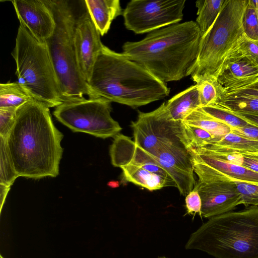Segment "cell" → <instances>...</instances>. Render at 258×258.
Here are the masks:
<instances>
[{
  "mask_svg": "<svg viewBox=\"0 0 258 258\" xmlns=\"http://www.w3.org/2000/svg\"><path fill=\"white\" fill-rule=\"evenodd\" d=\"M63 137L45 104L33 99L20 107L7 139L18 177L40 179L57 176L63 152Z\"/></svg>",
  "mask_w": 258,
  "mask_h": 258,
  "instance_id": "6da1fadb",
  "label": "cell"
},
{
  "mask_svg": "<svg viewBox=\"0 0 258 258\" xmlns=\"http://www.w3.org/2000/svg\"><path fill=\"white\" fill-rule=\"evenodd\" d=\"M201 38L196 22L186 21L152 31L140 41H127L122 53L160 81H177L195 63Z\"/></svg>",
  "mask_w": 258,
  "mask_h": 258,
  "instance_id": "7a4b0ae2",
  "label": "cell"
},
{
  "mask_svg": "<svg viewBox=\"0 0 258 258\" xmlns=\"http://www.w3.org/2000/svg\"><path fill=\"white\" fill-rule=\"evenodd\" d=\"M88 84L99 97L133 108L163 99L170 92L166 83L104 45Z\"/></svg>",
  "mask_w": 258,
  "mask_h": 258,
  "instance_id": "3957f363",
  "label": "cell"
},
{
  "mask_svg": "<svg viewBox=\"0 0 258 258\" xmlns=\"http://www.w3.org/2000/svg\"><path fill=\"white\" fill-rule=\"evenodd\" d=\"M185 248L214 258H258V206L209 219L191 234Z\"/></svg>",
  "mask_w": 258,
  "mask_h": 258,
  "instance_id": "277c9868",
  "label": "cell"
},
{
  "mask_svg": "<svg viewBox=\"0 0 258 258\" xmlns=\"http://www.w3.org/2000/svg\"><path fill=\"white\" fill-rule=\"evenodd\" d=\"M55 22V29L45 43L48 50L64 102L99 98L79 70L74 45V30L79 13L73 2L45 0Z\"/></svg>",
  "mask_w": 258,
  "mask_h": 258,
  "instance_id": "5b68a950",
  "label": "cell"
},
{
  "mask_svg": "<svg viewBox=\"0 0 258 258\" xmlns=\"http://www.w3.org/2000/svg\"><path fill=\"white\" fill-rule=\"evenodd\" d=\"M248 0H225L216 20L201 37L197 59L187 73L196 83L217 77L245 37L243 19Z\"/></svg>",
  "mask_w": 258,
  "mask_h": 258,
  "instance_id": "8992f818",
  "label": "cell"
},
{
  "mask_svg": "<svg viewBox=\"0 0 258 258\" xmlns=\"http://www.w3.org/2000/svg\"><path fill=\"white\" fill-rule=\"evenodd\" d=\"M11 54L16 62L17 82L35 100L48 108L64 102L45 43L21 24Z\"/></svg>",
  "mask_w": 258,
  "mask_h": 258,
  "instance_id": "52a82bcc",
  "label": "cell"
},
{
  "mask_svg": "<svg viewBox=\"0 0 258 258\" xmlns=\"http://www.w3.org/2000/svg\"><path fill=\"white\" fill-rule=\"evenodd\" d=\"M111 102L102 98H89L63 102L55 107V117L74 132H82L96 137H115L122 128L113 119Z\"/></svg>",
  "mask_w": 258,
  "mask_h": 258,
  "instance_id": "ba28073f",
  "label": "cell"
},
{
  "mask_svg": "<svg viewBox=\"0 0 258 258\" xmlns=\"http://www.w3.org/2000/svg\"><path fill=\"white\" fill-rule=\"evenodd\" d=\"M185 0H132L123 10L125 28L135 33H150L178 23Z\"/></svg>",
  "mask_w": 258,
  "mask_h": 258,
  "instance_id": "9c48e42d",
  "label": "cell"
},
{
  "mask_svg": "<svg viewBox=\"0 0 258 258\" xmlns=\"http://www.w3.org/2000/svg\"><path fill=\"white\" fill-rule=\"evenodd\" d=\"M181 121L171 118L165 102L152 111H139L137 120L131 124L134 142L155 157L164 145L181 141Z\"/></svg>",
  "mask_w": 258,
  "mask_h": 258,
  "instance_id": "30bf717a",
  "label": "cell"
},
{
  "mask_svg": "<svg viewBox=\"0 0 258 258\" xmlns=\"http://www.w3.org/2000/svg\"><path fill=\"white\" fill-rule=\"evenodd\" d=\"M194 188L199 192L202 200L201 218H211L230 212L242 204L235 183L220 175H197Z\"/></svg>",
  "mask_w": 258,
  "mask_h": 258,
  "instance_id": "8fae6325",
  "label": "cell"
},
{
  "mask_svg": "<svg viewBox=\"0 0 258 258\" xmlns=\"http://www.w3.org/2000/svg\"><path fill=\"white\" fill-rule=\"evenodd\" d=\"M155 158L175 182L180 195L186 196L194 188L191 156L181 141L163 146Z\"/></svg>",
  "mask_w": 258,
  "mask_h": 258,
  "instance_id": "7c38bea8",
  "label": "cell"
},
{
  "mask_svg": "<svg viewBox=\"0 0 258 258\" xmlns=\"http://www.w3.org/2000/svg\"><path fill=\"white\" fill-rule=\"evenodd\" d=\"M100 34L86 9L79 13L74 30V45L79 70L85 80H90L93 67L104 44Z\"/></svg>",
  "mask_w": 258,
  "mask_h": 258,
  "instance_id": "4fadbf2b",
  "label": "cell"
},
{
  "mask_svg": "<svg viewBox=\"0 0 258 258\" xmlns=\"http://www.w3.org/2000/svg\"><path fill=\"white\" fill-rule=\"evenodd\" d=\"M20 24L39 41L45 43L53 33L55 22L45 0L12 1Z\"/></svg>",
  "mask_w": 258,
  "mask_h": 258,
  "instance_id": "5bb4252c",
  "label": "cell"
},
{
  "mask_svg": "<svg viewBox=\"0 0 258 258\" xmlns=\"http://www.w3.org/2000/svg\"><path fill=\"white\" fill-rule=\"evenodd\" d=\"M196 174L223 175L233 181L258 184V173L243 166L219 160L197 149L188 150Z\"/></svg>",
  "mask_w": 258,
  "mask_h": 258,
  "instance_id": "9a60e30c",
  "label": "cell"
},
{
  "mask_svg": "<svg viewBox=\"0 0 258 258\" xmlns=\"http://www.w3.org/2000/svg\"><path fill=\"white\" fill-rule=\"evenodd\" d=\"M257 77L258 69L238 50L227 60L217 79L228 92L250 84Z\"/></svg>",
  "mask_w": 258,
  "mask_h": 258,
  "instance_id": "2e32d148",
  "label": "cell"
},
{
  "mask_svg": "<svg viewBox=\"0 0 258 258\" xmlns=\"http://www.w3.org/2000/svg\"><path fill=\"white\" fill-rule=\"evenodd\" d=\"M84 2L92 22L102 36L108 32L112 21L122 15L119 0H85Z\"/></svg>",
  "mask_w": 258,
  "mask_h": 258,
  "instance_id": "e0dca14e",
  "label": "cell"
},
{
  "mask_svg": "<svg viewBox=\"0 0 258 258\" xmlns=\"http://www.w3.org/2000/svg\"><path fill=\"white\" fill-rule=\"evenodd\" d=\"M166 110L174 121H182L189 113L201 107L197 84L173 96L165 103Z\"/></svg>",
  "mask_w": 258,
  "mask_h": 258,
  "instance_id": "ac0fdd59",
  "label": "cell"
},
{
  "mask_svg": "<svg viewBox=\"0 0 258 258\" xmlns=\"http://www.w3.org/2000/svg\"><path fill=\"white\" fill-rule=\"evenodd\" d=\"M121 168L123 179L125 181L141 186L150 191L159 189L164 187H177L173 180L150 172L139 166L129 163Z\"/></svg>",
  "mask_w": 258,
  "mask_h": 258,
  "instance_id": "d6986e66",
  "label": "cell"
},
{
  "mask_svg": "<svg viewBox=\"0 0 258 258\" xmlns=\"http://www.w3.org/2000/svg\"><path fill=\"white\" fill-rule=\"evenodd\" d=\"M201 151L219 160L243 166L258 173V153H238L210 144L201 149Z\"/></svg>",
  "mask_w": 258,
  "mask_h": 258,
  "instance_id": "ffe728a7",
  "label": "cell"
},
{
  "mask_svg": "<svg viewBox=\"0 0 258 258\" xmlns=\"http://www.w3.org/2000/svg\"><path fill=\"white\" fill-rule=\"evenodd\" d=\"M182 121L200 127L216 137L224 136L231 132L230 126L213 118L201 107L192 111Z\"/></svg>",
  "mask_w": 258,
  "mask_h": 258,
  "instance_id": "44dd1931",
  "label": "cell"
},
{
  "mask_svg": "<svg viewBox=\"0 0 258 258\" xmlns=\"http://www.w3.org/2000/svg\"><path fill=\"white\" fill-rule=\"evenodd\" d=\"M34 99L18 82L0 84V108H19Z\"/></svg>",
  "mask_w": 258,
  "mask_h": 258,
  "instance_id": "7402d4cb",
  "label": "cell"
},
{
  "mask_svg": "<svg viewBox=\"0 0 258 258\" xmlns=\"http://www.w3.org/2000/svg\"><path fill=\"white\" fill-rule=\"evenodd\" d=\"M225 0H199L196 2L198 9L196 23L203 36L216 20Z\"/></svg>",
  "mask_w": 258,
  "mask_h": 258,
  "instance_id": "603a6c76",
  "label": "cell"
},
{
  "mask_svg": "<svg viewBox=\"0 0 258 258\" xmlns=\"http://www.w3.org/2000/svg\"><path fill=\"white\" fill-rule=\"evenodd\" d=\"M136 145L131 138L121 134L114 137L110 148L111 163L115 167H122L131 161Z\"/></svg>",
  "mask_w": 258,
  "mask_h": 258,
  "instance_id": "cb8c5ba5",
  "label": "cell"
},
{
  "mask_svg": "<svg viewBox=\"0 0 258 258\" xmlns=\"http://www.w3.org/2000/svg\"><path fill=\"white\" fill-rule=\"evenodd\" d=\"M210 144L238 153H258V141L251 140L232 132L218 137L216 141Z\"/></svg>",
  "mask_w": 258,
  "mask_h": 258,
  "instance_id": "d4e9b609",
  "label": "cell"
},
{
  "mask_svg": "<svg viewBox=\"0 0 258 258\" xmlns=\"http://www.w3.org/2000/svg\"><path fill=\"white\" fill-rule=\"evenodd\" d=\"M181 141L187 150L202 148L215 142L216 137L200 127L181 121Z\"/></svg>",
  "mask_w": 258,
  "mask_h": 258,
  "instance_id": "484cf974",
  "label": "cell"
},
{
  "mask_svg": "<svg viewBox=\"0 0 258 258\" xmlns=\"http://www.w3.org/2000/svg\"><path fill=\"white\" fill-rule=\"evenodd\" d=\"M196 84L198 87L201 107L217 105L226 95L227 90L218 82L217 79H207Z\"/></svg>",
  "mask_w": 258,
  "mask_h": 258,
  "instance_id": "4316f807",
  "label": "cell"
},
{
  "mask_svg": "<svg viewBox=\"0 0 258 258\" xmlns=\"http://www.w3.org/2000/svg\"><path fill=\"white\" fill-rule=\"evenodd\" d=\"M217 105L235 112L258 111V99L245 95H226Z\"/></svg>",
  "mask_w": 258,
  "mask_h": 258,
  "instance_id": "83f0119b",
  "label": "cell"
},
{
  "mask_svg": "<svg viewBox=\"0 0 258 258\" xmlns=\"http://www.w3.org/2000/svg\"><path fill=\"white\" fill-rule=\"evenodd\" d=\"M18 177L7 145V139L0 137V184L11 186Z\"/></svg>",
  "mask_w": 258,
  "mask_h": 258,
  "instance_id": "f1b7e54d",
  "label": "cell"
},
{
  "mask_svg": "<svg viewBox=\"0 0 258 258\" xmlns=\"http://www.w3.org/2000/svg\"><path fill=\"white\" fill-rule=\"evenodd\" d=\"M209 115L231 128L242 127L249 122L231 111L218 105L201 107Z\"/></svg>",
  "mask_w": 258,
  "mask_h": 258,
  "instance_id": "f546056e",
  "label": "cell"
},
{
  "mask_svg": "<svg viewBox=\"0 0 258 258\" xmlns=\"http://www.w3.org/2000/svg\"><path fill=\"white\" fill-rule=\"evenodd\" d=\"M243 26L245 36L249 39L258 40V20L255 8L248 2L243 19Z\"/></svg>",
  "mask_w": 258,
  "mask_h": 258,
  "instance_id": "4dcf8cb0",
  "label": "cell"
},
{
  "mask_svg": "<svg viewBox=\"0 0 258 258\" xmlns=\"http://www.w3.org/2000/svg\"><path fill=\"white\" fill-rule=\"evenodd\" d=\"M239 194L242 204L246 207L258 206V184L233 181Z\"/></svg>",
  "mask_w": 258,
  "mask_h": 258,
  "instance_id": "1f68e13d",
  "label": "cell"
},
{
  "mask_svg": "<svg viewBox=\"0 0 258 258\" xmlns=\"http://www.w3.org/2000/svg\"><path fill=\"white\" fill-rule=\"evenodd\" d=\"M18 108H0V137L7 139L15 122Z\"/></svg>",
  "mask_w": 258,
  "mask_h": 258,
  "instance_id": "d6a6232c",
  "label": "cell"
},
{
  "mask_svg": "<svg viewBox=\"0 0 258 258\" xmlns=\"http://www.w3.org/2000/svg\"><path fill=\"white\" fill-rule=\"evenodd\" d=\"M239 51L258 69V40L249 39L245 36Z\"/></svg>",
  "mask_w": 258,
  "mask_h": 258,
  "instance_id": "836d02e7",
  "label": "cell"
},
{
  "mask_svg": "<svg viewBox=\"0 0 258 258\" xmlns=\"http://www.w3.org/2000/svg\"><path fill=\"white\" fill-rule=\"evenodd\" d=\"M186 214L193 215L198 214L201 217L202 200L198 190L194 188L185 199Z\"/></svg>",
  "mask_w": 258,
  "mask_h": 258,
  "instance_id": "e575fe53",
  "label": "cell"
},
{
  "mask_svg": "<svg viewBox=\"0 0 258 258\" xmlns=\"http://www.w3.org/2000/svg\"><path fill=\"white\" fill-rule=\"evenodd\" d=\"M227 95H245L258 99V77L250 84L227 92Z\"/></svg>",
  "mask_w": 258,
  "mask_h": 258,
  "instance_id": "d590c367",
  "label": "cell"
},
{
  "mask_svg": "<svg viewBox=\"0 0 258 258\" xmlns=\"http://www.w3.org/2000/svg\"><path fill=\"white\" fill-rule=\"evenodd\" d=\"M231 132L251 140L258 141V126L250 123L242 127L231 128Z\"/></svg>",
  "mask_w": 258,
  "mask_h": 258,
  "instance_id": "8d00e7d4",
  "label": "cell"
},
{
  "mask_svg": "<svg viewBox=\"0 0 258 258\" xmlns=\"http://www.w3.org/2000/svg\"><path fill=\"white\" fill-rule=\"evenodd\" d=\"M249 123L258 126V111L249 113L233 112Z\"/></svg>",
  "mask_w": 258,
  "mask_h": 258,
  "instance_id": "74e56055",
  "label": "cell"
},
{
  "mask_svg": "<svg viewBox=\"0 0 258 258\" xmlns=\"http://www.w3.org/2000/svg\"><path fill=\"white\" fill-rule=\"evenodd\" d=\"M11 188V186H8L5 184H0V206L1 212L3 206L5 203L6 197L8 192Z\"/></svg>",
  "mask_w": 258,
  "mask_h": 258,
  "instance_id": "f35d334b",
  "label": "cell"
},
{
  "mask_svg": "<svg viewBox=\"0 0 258 258\" xmlns=\"http://www.w3.org/2000/svg\"><path fill=\"white\" fill-rule=\"evenodd\" d=\"M107 185L111 188H116L119 186L120 182L118 181H110L107 183Z\"/></svg>",
  "mask_w": 258,
  "mask_h": 258,
  "instance_id": "ab89813d",
  "label": "cell"
},
{
  "mask_svg": "<svg viewBox=\"0 0 258 258\" xmlns=\"http://www.w3.org/2000/svg\"><path fill=\"white\" fill-rule=\"evenodd\" d=\"M251 3L253 4L254 7L258 10V0H250Z\"/></svg>",
  "mask_w": 258,
  "mask_h": 258,
  "instance_id": "60d3db41",
  "label": "cell"
},
{
  "mask_svg": "<svg viewBox=\"0 0 258 258\" xmlns=\"http://www.w3.org/2000/svg\"><path fill=\"white\" fill-rule=\"evenodd\" d=\"M255 9H256V11L257 17V20H258V10L256 9V8H255Z\"/></svg>",
  "mask_w": 258,
  "mask_h": 258,
  "instance_id": "b9f144b4",
  "label": "cell"
},
{
  "mask_svg": "<svg viewBox=\"0 0 258 258\" xmlns=\"http://www.w3.org/2000/svg\"><path fill=\"white\" fill-rule=\"evenodd\" d=\"M158 258H168V257H166L164 256H159V257H158Z\"/></svg>",
  "mask_w": 258,
  "mask_h": 258,
  "instance_id": "7bdbcfd3",
  "label": "cell"
},
{
  "mask_svg": "<svg viewBox=\"0 0 258 258\" xmlns=\"http://www.w3.org/2000/svg\"><path fill=\"white\" fill-rule=\"evenodd\" d=\"M0 258H4L2 255H1Z\"/></svg>",
  "mask_w": 258,
  "mask_h": 258,
  "instance_id": "ee69618b",
  "label": "cell"
}]
</instances>
